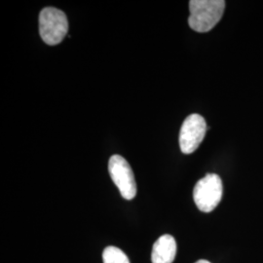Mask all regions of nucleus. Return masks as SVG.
I'll return each instance as SVG.
<instances>
[{"mask_svg":"<svg viewBox=\"0 0 263 263\" xmlns=\"http://www.w3.org/2000/svg\"><path fill=\"white\" fill-rule=\"evenodd\" d=\"M177 242L169 234L161 236L154 243L151 253L152 263H173L177 255Z\"/></svg>","mask_w":263,"mask_h":263,"instance_id":"6","label":"nucleus"},{"mask_svg":"<svg viewBox=\"0 0 263 263\" xmlns=\"http://www.w3.org/2000/svg\"><path fill=\"white\" fill-rule=\"evenodd\" d=\"M223 194L221 179L216 174H208L196 183L193 190V198L198 209L203 213L213 212Z\"/></svg>","mask_w":263,"mask_h":263,"instance_id":"3","label":"nucleus"},{"mask_svg":"<svg viewBox=\"0 0 263 263\" xmlns=\"http://www.w3.org/2000/svg\"><path fill=\"white\" fill-rule=\"evenodd\" d=\"M207 124L203 116L191 114L182 123L179 133V146L184 154H191L197 149L204 140Z\"/></svg>","mask_w":263,"mask_h":263,"instance_id":"5","label":"nucleus"},{"mask_svg":"<svg viewBox=\"0 0 263 263\" xmlns=\"http://www.w3.org/2000/svg\"><path fill=\"white\" fill-rule=\"evenodd\" d=\"M110 178L118 187L120 194L126 200H132L137 195V183L130 164L121 155H113L108 161Z\"/></svg>","mask_w":263,"mask_h":263,"instance_id":"4","label":"nucleus"},{"mask_svg":"<svg viewBox=\"0 0 263 263\" xmlns=\"http://www.w3.org/2000/svg\"><path fill=\"white\" fill-rule=\"evenodd\" d=\"M195 263H211L210 261H208V260H205V259H201V260H198Z\"/></svg>","mask_w":263,"mask_h":263,"instance_id":"8","label":"nucleus"},{"mask_svg":"<svg viewBox=\"0 0 263 263\" xmlns=\"http://www.w3.org/2000/svg\"><path fill=\"white\" fill-rule=\"evenodd\" d=\"M224 9V0H191L189 27L197 32H208L222 18Z\"/></svg>","mask_w":263,"mask_h":263,"instance_id":"1","label":"nucleus"},{"mask_svg":"<svg viewBox=\"0 0 263 263\" xmlns=\"http://www.w3.org/2000/svg\"><path fill=\"white\" fill-rule=\"evenodd\" d=\"M104 263H130L128 256L122 250L109 246L106 247L103 253Z\"/></svg>","mask_w":263,"mask_h":263,"instance_id":"7","label":"nucleus"},{"mask_svg":"<svg viewBox=\"0 0 263 263\" xmlns=\"http://www.w3.org/2000/svg\"><path fill=\"white\" fill-rule=\"evenodd\" d=\"M68 31V21L66 14L54 7H46L39 15V33L47 45H58Z\"/></svg>","mask_w":263,"mask_h":263,"instance_id":"2","label":"nucleus"}]
</instances>
